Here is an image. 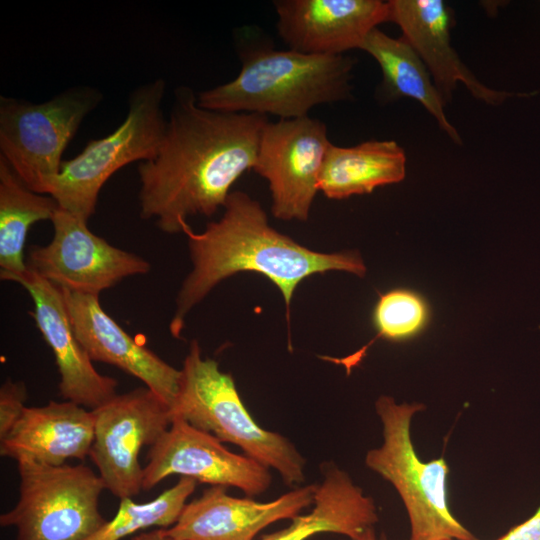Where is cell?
I'll list each match as a JSON object with an SVG mask.
<instances>
[{"mask_svg":"<svg viewBox=\"0 0 540 540\" xmlns=\"http://www.w3.org/2000/svg\"><path fill=\"white\" fill-rule=\"evenodd\" d=\"M428 306L417 293L394 289L380 295L373 312L377 336L388 340H404L419 333L428 321Z\"/></svg>","mask_w":540,"mask_h":540,"instance_id":"cb8c5ba5","label":"cell"},{"mask_svg":"<svg viewBox=\"0 0 540 540\" xmlns=\"http://www.w3.org/2000/svg\"><path fill=\"white\" fill-rule=\"evenodd\" d=\"M406 153L394 140H369L352 147L330 144L318 178V190L329 199L371 193L401 182Z\"/></svg>","mask_w":540,"mask_h":540,"instance_id":"ffe728a7","label":"cell"},{"mask_svg":"<svg viewBox=\"0 0 540 540\" xmlns=\"http://www.w3.org/2000/svg\"><path fill=\"white\" fill-rule=\"evenodd\" d=\"M62 290L76 337L90 359L138 378L171 407L178 393L181 370L136 342L105 312L99 296Z\"/></svg>","mask_w":540,"mask_h":540,"instance_id":"e0dca14e","label":"cell"},{"mask_svg":"<svg viewBox=\"0 0 540 540\" xmlns=\"http://www.w3.org/2000/svg\"><path fill=\"white\" fill-rule=\"evenodd\" d=\"M93 412L89 457L112 495L133 498L143 490L140 451L152 446L170 427L171 407L145 386L116 394Z\"/></svg>","mask_w":540,"mask_h":540,"instance_id":"9c48e42d","label":"cell"},{"mask_svg":"<svg viewBox=\"0 0 540 540\" xmlns=\"http://www.w3.org/2000/svg\"><path fill=\"white\" fill-rule=\"evenodd\" d=\"M360 49L371 55L380 66L383 80L379 94L383 100L411 98L418 101L453 142L462 144L458 131L447 119L444 112L446 104L426 65L403 37L393 38L375 28Z\"/></svg>","mask_w":540,"mask_h":540,"instance_id":"44dd1931","label":"cell"},{"mask_svg":"<svg viewBox=\"0 0 540 540\" xmlns=\"http://www.w3.org/2000/svg\"><path fill=\"white\" fill-rule=\"evenodd\" d=\"M322 476L311 511L297 515L286 528L258 540H308L319 533H335L358 540L374 527L379 519L376 504L346 471L335 464H324Z\"/></svg>","mask_w":540,"mask_h":540,"instance_id":"d6986e66","label":"cell"},{"mask_svg":"<svg viewBox=\"0 0 540 540\" xmlns=\"http://www.w3.org/2000/svg\"><path fill=\"white\" fill-rule=\"evenodd\" d=\"M51 223V241L31 246L26 265L62 289L99 296L123 279L151 269L149 261L111 245L90 231L87 221L59 207Z\"/></svg>","mask_w":540,"mask_h":540,"instance_id":"30bf717a","label":"cell"},{"mask_svg":"<svg viewBox=\"0 0 540 540\" xmlns=\"http://www.w3.org/2000/svg\"><path fill=\"white\" fill-rule=\"evenodd\" d=\"M378 540H388L387 537L385 536V534H382Z\"/></svg>","mask_w":540,"mask_h":540,"instance_id":"f1b7e54d","label":"cell"},{"mask_svg":"<svg viewBox=\"0 0 540 540\" xmlns=\"http://www.w3.org/2000/svg\"><path fill=\"white\" fill-rule=\"evenodd\" d=\"M16 505L0 516L16 540H86L107 521L99 510L102 478L85 464L50 466L17 462Z\"/></svg>","mask_w":540,"mask_h":540,"instance_id":"ba28073f","label":"cell"},{"mask_svg":"<svg viewBox=\"0 0 540 540\" xmlns=\"http://www.w3.org/2000/svg\"><path fill=\"white\" fill-rule=\"evenodd\" d=\"M55 199L27 188L0 157V279L27 270L24 247L33 224L52 219Z\"/></svg>","mask_w":540,"mask_h":540,"instance_id":"7402d4cb","label":"cell"},{"mask_svg":"<svg viewBox=\"0 0 540 540\" xmlns=\"http://www.w3.org/2000/svg\"><path fill=\"white\" fill-rule=\"evenodd\" d=\"M239 52L238 75L199 92V106L220 112L295 119L309 116L317 105L352 96L355 61L349 56L309 55L268 45H243Z\"/></svg>","mask_w":540,"mask_h":540,"instance_id":"3957f363","label":"cell"},{"mask_svg":"<svg viewBox=\"0 0 540 540\" xmlns=\"http://www.w3.org/2000/svg\"><path fill=\"white\" fill-rule=\"evenodd\" d=\"M443 540H458V539H454V538H447V539H443Z\"/></svg>","mask_w":540,"mask_h":540,"instance_id":"f546056e","label":"cell"},{"mask_svg":"<svg viewBox=\"0 0 540 540\" xmlns=\"http://www.w3.org/2000/svg\"><path fill=\"white\" fill-rule=\"evenodd\" d=\"M330 144L326 124L309 116L265 124L253 170L268 182L275 218H309Z\"/></svg>","mask_w":540,"mask_h":540,"instance_id":"8fae6325","label":"cell"},{"mask_svg":"<svg viewBox=\"0 0 540 540\" xmlns=\"http://www.w3.org/2000/svg\"><path fill=\"white\" fill-rule=\"evenodd\" d=\"M317 484L298 486L271 501L233 497L210 486L187 502L177 522L165 528L173 540H254L267 526L293 519L312 506Z\"/></svg>","mask_w":540,"mask_h":540,"instance_id":"9a60e30c","label":"cell"},{"mask_svg":"<svg viewBox=\"0 0 540 540\" xmlns=\"http://www.w3.org/2000/svg\"><path fill=\"white\" fill-rule=\"evenodd\" d=\"M277 31L290 50L343 55L360 49L368 34L389 18L381 0H277Z\"/></svg>","mask_w":540,"mask_h":540,"instance_id":"5bb4252c","label":"cell"},{"mask_svg":"<svg viewBox=\"0 0 540 540\" xmlns=\"http://www.w3.org/2000/svg\"><path fill=\"white\" fill-rule=\"evenodd\" d=\"M425 409L422 403H397L388 395L375 402L382 425L383 441L367 451L365 465L388 481L406 509L410 540H477L452 514L448 502L449 467L444 458H419L411 438L414 415Z\"/></svg>","mask_w":540,"mask_h":540,"instance_id":"5b68a950","label":"cell"},{"mask_svg":"<svg viewBox=\"0 0 540 540\" xmlns=\"http://www.w3.org/2000/svg\"><path fill=\"white\" fill-rule=\"evenodd\" d=\"M496 540H540V506L531 517Z\"/></svg>","mask_w":540,"mask_h":540,"instance_id":"484cf974","label":"cell"},{"mask_svg":"<svg viewBox=\"0 0 540 540\" xmlns=\"http://www.w3.org/2000/svg\"><path fill=\"white\" fill-rule=\"evenodd\" d=\"M1 280L20 284L30 295L34 307L31 315L56 361L60 396L89 410L114 397L118 381L93 366L72 327L62 288L28 268Z\"/></svg>","mask_w":540,"mask_h":540,"instance_id":"4fadbf2b","label":"cell"},{"mask_svg":"<svg viewBox=\"0 0 540 540\" xmlns=\"http://www.w3.org/2000/svg\"><path fill=\"white\" fill-rule=\"evenodd\" d=\"M388 21L398 25L402 37L426 65L445 104L452 100L459 82L479 101L492 106L512 96L528 97L533 93L495 90L482 83L463 63L451 44L455 25L453 9L442 0H390Z\"/></svg>","mask_w":540,"mask_h":540,"instance_id":"2e32d148","label":"cell"},{"mask_svg":"<svg viewBox=\"0 0 540 540\" xmlns=\"http://www.w3.org/2000/svg\"><path fill=\"white\" fill-rule=\"evenodd\" d=\"M180 370L179 389L171 406L173 417L236 445L243 454L276 471L284 484L298 487L304 483L303 455L287 437L264 429L253 419L231 374L221 371L214 359L204 358L197 340L190 342Z\"/></svg>","mask_w":540,"mask_h":540,"instance_id":"277c9868","label":"cell"},{"mask_svg":"<svg viewBox=\"0 0 540 540\" xmlns=\"http://www.w3.org/2000/svg\"><path fill=\"white\" fill-rule=\"evenodd\" d=\"M165 93L162 78L138 85L129 95L123 122L107 136L90 140L72 159L63 161L49 194L59 208L88 222L103 185L114 173L156 156L167 122L162 109Z\"/></svg>","mask_w":540,"mask_h":540,"instance_id":"8992f818","label":"cell"},{"mask_svg":"<svg viewBox=\"0 0 540 540\" xmlns=\"http://www.w3.org/2000/svg\"><path fill=\"white\" fill-rule=\"evenodd\" d=\"M95 415L71 401H49L44 406L27 407L0 440V455L16 462L34 461L60 466L69 459L84 460L94 440Z\"/></svg>","mask_w":540,"mask_h":540,"instance_id":"ac0fdd59","label":"cell"},{"mask_svg":"<svg viewBox=\"0 0 540 540\" xmlns=\"http://www.w3.org/2000/svg\"><path fill=\"white\" fill-rule=\"evenodd\" d=\"M102 100V92L88 85L41 103L1 95L0 157L27 188L49 195L65 149Z\"/></svg>","mask_w":540,"mask_h":540,"instance_id":"52a82bcc","label":"cell"},{"mask_svg":"<svg viewBox=\"0 0 540 540\" xmlns=\"http://www.w3.org/2000/svg\"><path fill=\"white\" fill-rule=\"evenodd\" d=\"M131 540H173L165 528H157L149 532L135 534Z\"/></svg>","mask_w":540,"mask_h":540,"instance_id":"4316f807","label":"cell"},{"mask_svg":"<svg viewBox=\"0 0 540 540\" xmlns=\"http://www.w3.org/2000/svg\"><path fill=\"white\" fill-rule=\"evenodd\" d=\"M197 483L194 479L181 477L153 500L138 503L132 498L120 499L115 516L86 540H121L150 527H171L180 517Z\"/></svg>","mask_w":540,"mask_h":540,"instance_id":"603a6c76","label":"cell"},{"mask_svg":"<svg viewBox=\"0 0 540 540\" xmlns=\"http://www.w3.org/2000/svg\"><path fill=\"white\" fill-rule=\"evenodd\" d=\"M171 475L237 488L248 497L266 492L272 483L269 468L230 451L218 438L180 417H173L170 427L150 446L143 468V490H151Z\"/></svg>","mask_w":540,"mask_h":540,"instance_id":"7c38bea8","label":"cell"},{"mask_svg":"<svg viewBox=\"0 0 540 540\" xmlns=\"http://www.w3.org/2000/svg\"><path fill=\"white\" fill-rule=\"evenodd\" d=\"M217 221L202 232L186 225L192 269L176 296L169 324L174 338H181L188 313L224 279L244 271L257 272L280 290L289 324L294 292L305 278L332 270L364 277L367 268L357 251L323 253L311 250L275 230L261 204L242 191H232Z\"/></svg>","mask_w":540,"mask_h":540,"instance_id":"7a4b0ae2","label":"cell"},{"mask_svg":"<svg viewBox=\"0 0 540 540\" xmlns=\"http://www.w3.org/2000/svg\"><path fill=\"white\" fill-rule=\"evenodd\" d=\"M267 116L205 109L188 86L174 90L156 156L139 163L140 217L168 234L191 216L210 217L254 168Z\"/></svg>","mask_w":540,"mask_h":540,"instance_id":"6da1fadb","label":"cell"},{"mask_svg":"<svg viewBox=\"0 0 540 540\" xmlns=\"http://www.w3.org/2000/svg\"><path fill=\"white\" fill-rule=\"evenodd\" d=\"M27 389L22 381L6 380L0 387V440L4 439L26 408Z\"/></svg>","mask_w":540,"mask_h":540,"instance_id":"d4e9b609","label":"cell"},{"mask_svg":"<svg viewBox=\"0 0 540 540\" xmlns=\"http://www.w3.org/2000/svg\"><path fill=\"white\" fill-rule=\"evenodd\" d=\"M358 540H378L375 534L374 527L369 528L367 531H365Z\"/></svg>","mask_w":540,"mask_h":540,"instance_id":"83f0119b","label":"cell"}]
</instances>
